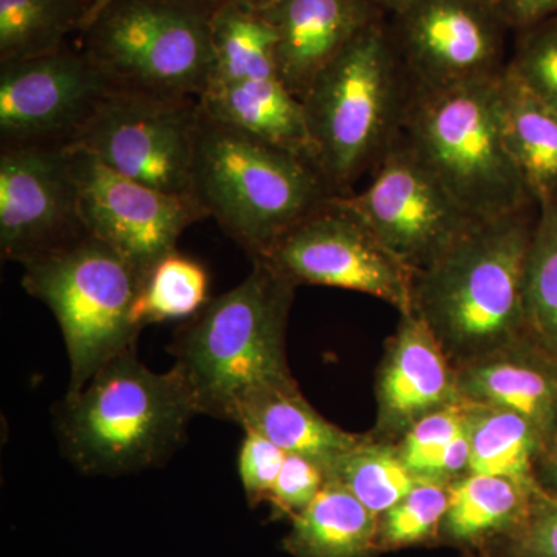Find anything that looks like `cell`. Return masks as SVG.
<instances>
[{
	"label": "cell",
	"mask_w": 557,
	"mask_h": 557,
	"mask_svg": "<svg viewBox=\"0 0 557 557\" xmlns=\"http://www.w3.org/2000/svg\"><path fill=\"white\" fill-rule=\"evenodd\" d=\"M296 285L262 259L237 287L209 299L170 351L199 416L239 423L263 394L298 386L285 351Z\"/></svg>",
	"instance_id": "cell-1"
},
{
	"label": "cell",
	"mask_w": 557,
	"mask_h": 557,
	"mask_svg": "<svg viewBox=\"0 0 557 557\" xmlns=\"http://www.w3.org/2000/svg\"><path fill=\"white\" fill-rule=\"evenodd\" d=\"M530 209L475 222L416 276L413 311L456 369L528 341Z\"/></svg>",
	"instance_id": "cell-2"
},
{
	"label": "cell",
	"mask_w": 557,
	"mask_h": 557,
	"mask_svg": "<svg viewBox=\"0 0 557 557\" xmlns=\"http://www.w3.org/2000/svg\"><path fill=\"white\" fill-rule=\"evenodd\" d=\"M199 416L175 366L153 372L134 348L110 359L57 409L62 453L86 475L134 474L166 463Z\"/></svg>",
	"instance_id": "cell-3"
},
{
	"label": "cell",
	"mask_w": 557,
	"mask_h": 557,
	"mask_svg": "<svg viewBox=\"0 0 557 557\" xmlns=\"http://www.w3.org/2000/svg\"><path fill=\"white\" fill-rule=\"evenodd\" d=\"M332 196L311 161L201 112L194 197L251 259Z\"/></svg>",
	"instance_id": "cell-4"
},
{
	"label": "cell",
	"mask_w": 557,
	"mask_h": 557,
	"mask_svg": "<svg viewBox=\"0 0 557 557\" xmlns=\"http://www.w3.org/2000/svg\"><path fill=\"white\" fill-rule=\"evenodd\" d=\"M502 73L413 90L401 121L410 149L478 222L525 211L534 201L505 145Z\"/></svg>",
	"instance_id": "cell-5"
},
{
	"label": "cell",
	"mask_w": 557,
	"mask_h": 557,
	"mask_svg": "<svg viewBox=\"0 0 557 557\" xmlns=\"http://www.w3.org/2000/svg\"><path fill=\"white\" fill-rule=\"evenodd\" d=\"M397 51L379 22L319 73L302 97L311 163L333 196H346L354 180L386 152L401 123Z\"/></svg>",
	"instance_id": "cell-6"
},
{
	"label": "cell",
	"mask_w": 557,
	"mask_h": 557,
	"mask_svg": "<svg viewBox=\"0 0 557 557\" xmlns=\"http://www.w3.org/2000/svg\"><path fill=\"white\" fill-rule=\"evenodd\" d=\"M208 0H113L81 33V49L113 90L200 98L214 69Z\"/></svg>",
	"instance_id": "cell-7"
},
{
	"label": "cell",
	"mask_w": 557,
	"mask_h": 557,
	"mask_svg": "<svg viewBox=\"0 0 557 557\" xmlns=\"http://www.w3.org/2000/svg\"><path fill=\"white\" fill-rule=\"evenodd\" d=\"M145 277L104 242L86 237L49 258L24 265L22 287L46 304L67 348L69 395L123 351L139 332L135 302Z\"/></svg>",
	"instance_id": "cell-8"
},
{
	"label": "cell",
	"mask_w": 557,
	"mask_h": 557,
	"mask_svg": "<svg viewBox=\"0 0 557 557\" xmlns=\"http://www.w3.org/2000/svg\"><path fill=\"white\" fill-rule=\"evenodd\" d=\"M200 98L112 90L69 146L124 177L194 197Z\"/></svg>",
	"instance_id": "cell-9"
},
{
	"label": "cell",
	"mask_w": 557,
	"mask_h": 557,
	"mask_svg": "<svg viewBox=\"0 0 557 557\" xmlns=\"http://www.w3.org/2000/svg\"><path fill=\"white\" fill-rule=\"evenodd\" d=\"M256 259L296 287L350 289L384 300L401 314L413 311L417 274L333 196Z\"/></svg>",
	"instance_id": "cell-10"
},
{
	"label": "cell",
	"mask_w": 557,
	"mask_h": 557,
	"mask_svg": "<svg viewBox=\"0 0 557 557\" xmlns=\"http://www.w3.org/2000/svg\"><path fill=\"white\" fill-rule=\"evenodd\" d=\"M333 197L416 274L478 222L406 141L391 143L368 188Z\"/></svg>",
	"instance_id": "cell-11"
},
{
	"label": "cell",
	"mask_w": 557,
	"mask_h": 557,
	"mask_svg": "<svg viewBox=\"0 0 557 557\" xmlns=\"http://www.w3.org/2000/svg\"><path fill=\"white\" fill-rule=\"evenodd\" d=\"M67 150L87 234L116 249L145 278L161 259L177 251L190 225L208 218L196 199L124 177L86 150Z\"/></svg>",
	"instance_id": "cell-12"
},
{
	"label": "cell",
	"mask_w": 557,
	"mask_h": 557,
	"mask_svg": "<svg viewBox=\"0 0 557 557\" xmlns=\"http://www.w3.org/2000/svg\"><path fill=\"white\" fill-rule=\"evenodd\" d=\"M0 65L2 148L69 146L113 90L81 47Z\"/></svg>",
	"instance_id": "cell-13"
},
{
	"label": "cell",
	"mask_w": 557,
	"mask_h": 557,
	"mask_svg": "<svg viewBox=\"0 0 557 557\" xmlns=\"http://www.w3.org/2000/svg\"><path fill=\"white\" fill-rule=\"evenodd\" d=\"M89 237L67 146H10L0 153V249L22 267Z\"/></svg>",
	"instance_id": "cell-14"
},
{
	"label": "cell",
	"mask_w": 557,
	"mask_h": 557,
	"mask_svg": "<svg viewBox=\"0 0 557 557\" xmlns=\"http://www.w3.org/2000/svg\"><path fill=\"white\" fill-rule=\"evenodd\" d=\"M398 46L413 89L434 90L504 72L507 22L491 0H410Z\"/></svg>",
	"instance_id": "cell-15"
},
{
	"label": "cell",
	"mask_w": 557,
	"mask_h": 557,
	"mask_svg": "<svg viewBox=\"0 0 557 557\" xmlns=\"http://www.w3.org/2000/svg\"><path fill=\"white\" fill-rule=\"evenodd\" d=\"M461 401L456 366L417 311L401 314L376 379L373 437L398 443L413 424Z\"/></svg>",
	"instance_id": "cell-16"
},
{
	"label": "cell",
	"mask_w": 557,
	"mask_h": 557,
	"mask_svg": "<svg viewBox=\"0 0 557 557\" xmlns=\"http://www.w3.org/2000/svg\"><path fill=\"white\" fill-rule=\"evenodd\" d=\"M368 0H278L259 11L276 28L278 78L302 100L313 81L373 17Z\"/></svg>",
	"instance_id": "cell-17"
},
{
	"label": "cell",
	"mask_w": 557,
	"mask_h": 557,
	"mask_svg": "<svg viewBox=\"0 0 557 557\" xmlns=\"http://www.w3.org/2000/svg\"><path fill=\"white\" fill-rule=\"evenodd\" d=\"M457 379L465 401L525 418L547 449L556 438L557 362L530 339L460 366Z\"/></svg>",
	"instance_id": "cell-18"
},
{
	"label": "cell",
	"mask_w": 557,
	"mask_h": 557,
	"mask_svg": "<svg viewBox=\"0 0 557 557\" xmlns=\"http://www.w3.org/2000/svg\"><path fill=\"white\" fill-rule=\"evenodd\" d=\"M200 109L218 123L311 161L302 100L278 76L209 84Z\"/></svg>",
	"instance_id": "cell-19"
},
{
	"label": "cell",
	"mask_w": 557,
	"mask_h": 557,
	"mask_svg": "<svg viewBox=\"0 0 557 557\" xmlns=\"http://www.w3.org/2000/svg\"><path fill=\"white\" fill-rule=\"evenodd\" d=\"M539 496L511 480L469 472L450 483L440 541L469 549L500 545L525 523Z\"/></svg>",
	"instance_id": "cell-20"
},
{
	"label": "cell",
	"mask_w": 557,
	"mask_h": 557,
	"mask_svg": "<svg viewBox=\"0 0 557 557\" xmlns=\"http://www.w3.org/2000/svg\"><path fill=\"white\" fill-rule=\"evenodd\" d=\"M500 123L531 199L537 205L557 201V110L507 67L500 76Z\"/></svg>",
	"instance_id": "cell-21"
},
{
	"label": "cell",
	"mask_w": 557,
	"mask_h": 557,
	"mask_svg": "<svg viewBox=\"0 0 557 557\" xmlns=\"http://www.w3.org/2000/svg\"><path fill=\"white\" fill-rule=\"evenodd\" d=\"M289 522L281 544L289 556L376 557L381 553L379 516L333 480Z\"/></svg>",
	"instance_id": "cell-22"
},
{
	"label": "cell",
	"mask_w": 557,
	"mask_h": 557,
	"mask_svg": "<svg viewBox=\"0 0 557 557\" xmlns=\"http://www.w3.org/2000/svg\"><path fill=\"white\" fill-rule=\"evenodd\" d=\"M237 426L258 432L287 454L310 458L325 472L364 437L330 423L299 386L267 392L244 410Z\"/></svg>",
	"instance_id": "cell-23"
},
{
	"label": "cell",
	"mask_w": 557,
	"mask_h": 557,
	"mask_svg": "<svg viewBox=\"0 0 557 557\" xmlns=\"http://www.w3.org/2000/svg\"><path fill=\"white\" fill-rule=\"evenodd\" d=\"M468 405L469 472L511 480L534 496L545 493L539 467L547 446L537 429L509 410Z\"/></svg>",
	"instance_id": "cell-24"
},
{
	"label": "cell",
	"mask_w": 557,
	"mask_h": 557,
	"mask_svg": "<svg viewBox=\"0 0 557 557\" xmlns=\"http://www.w3.org/2000/svg\"><path fill=\"white\" fill-rule=\"evenodd\" d=\"M212 83L271 78L277 75V33L259 11L234 0L218 3L211 17Z\"/></svg>",
	"instance_id": "cell-25"
},
{
	"label": "cell",
	"mask_w": 557,
	"mask_h": 557,
	"mask_svg": "<svg viewBox=\"0 0 557 557\" xmlns=\"http://www.w3.org/2000/svg\"><path fill=\"white\" fill-rule=\"evenodd\" d=\"M89 10L90 0H0V64L64 49Z\"/></svg>",
	"instance_id": "cell-26"
},
{
	"label": "cell",
	"mask_w": 557,
	"mask_h": 557,
	"mask_svg": "<svg viewBox=\"0 0 557 557\" xmlns=\"http://www.w3.org/2000/svg\"><path fill=\"white\" fill-rule=\"evenodd\" d=\"M327 480L347 487L380 518L408 496L421 479L410 471L397 443L369 434L330 468Z\"/></svg>",
	"instance_id": "cell-27"
},
{
	"label": "cell",
	"mask_w": 557,
	"mask_h": 557,
	"mask_svg": "<svg viewBox=\"0 0 557 557\" xmlns=\"http://www.w3.org/2000/svg\"><path fill=\"white\" fill-rule=\"evenodd\" d=\"M528 338L557 362V201L539 205L525 271Z\"/></svg>",
	"instance_id": "cell-28"
},
{
	"label": "cell",
	"mask_w": 557,
	"mask_h": 557,
	"mask_svg": "<svg viewBox=\"0 0 557 557\" xmlns=\"http://www.w3.org/2000/svg\"><path fill=\"white\" fill-rule=\"evenodd\" d=\"M209 300L208 271L196 259L174 251L149 271L137 302L139 327L159 322L189 319Z\"/></svg>",
	"instance_id": "cell-29"
},
{
	"label": "cell",
	"mask_w": 557,
	"mask_h": 557,
	"mask_svg": "<svg viewBox=\"0 0 557 557\" xmlns=\"http://www.w3.org/2000/svg\"><path fill=\"white\" fill-rule=\"evenodd\" d=\"M449 486L420 480L412 491L380 516V552L429 544L440 539L449 505Z\"/></svg>",
	"instance_id": "cell-30"
},
{
	"label": "cell",
	"mask_w": 557,
	"mask_h": 557,
	"mask_svg": "<svg viewBox=\"0 0 557 557\" xmlns=\"http://www.w3.org/2000/svg\"><path fill=\"white\" fill-rule=\"evenodd\" d=\"M518 51L507 69L557 110V17L523 30Z\"/></svg>",
	"instance_id": "cell-31"
},
{
	"label": "cell",
	"mask_w": 557,
	"mask_h": 557,
	"mask_svg": "<svg viewBox=\"0 0 557 557\" xmlns=\"http://www.w3.org/2000/svg\"><path fill=\"white\" fill-rule=\"evenodd\" d=\"M468 401L461 399L456 405L446 406L421 418L399 440V453L418 479L423 480L429 465L468 428Z\"/></svg>",
	"instance_id": "cell-32"
},
{
	"label": "cell",
	"mask_w": 557,
	"mask_h": 557,
	"mask_svg": "<svg viewBox=\"0 0 557 557\" xmlns=\"http://www.w3.org/2000/svg\"><path fill=\"white\" fill-rule=\"evenodd\" d=\"M327 483V472L310 458L287 454L269 502L271 519L292 520L309 508Z\"/></svg>",
	"instance_id": "cell-33"
},
{
	"label": "cell",
	"mask_w": 557,
	"mask_h": 557,
	"mask_svg": "<svg viewBox=\"0 0 557 557\" xmlns=\"http://www.w3.org/2000/svg\"><path fill=\"white\" fill-rule=\"evenodd\" d=\"M244 432L245 437L237 457V471L249 507L258 508L260 504L269 502L287 453L258 432Z\"/></svg>",
	"instance_id": "cell-34"
},
{
	"label": "cell",
	"mask_w": 557,
	"mask_h": 557,
	"mask_svg": "<svg viewBox=\"0 0 557 557\" xmlns=\"http://www.w3.org/2000/svg\"><path fill=\"white\" fill-rule=\"evenodd\" d=\"M500 547V557H557V494L539 496L525 523Z\"/></svg>",
	"instance_id": "cell-35"
},
{
	"label": "cell",
	"mask_w": 557,
	"mask_h": 557,
	"mask_svg": "<svg viewBox=\"0 0 557 557\" xmlns=\"http://www.w3.org/2000/svg\"><path fill=\"white\" fill-rule=\"evenodd\" d=\"M508 27H534L557 17V0H491Z\"/></svg>",
	"instance_id": "cell-36"
},
{
	"label": "cell",
	"mask_w": 557,
	"mask_h": 557,
	"mask_svg": "<svg viewBox=\"0 0 557 557\" xmlns=\"http://www.w3.org/2000/svg\"><path fill=\"white\" fill-rule=\"evenodd\" d=\"M539 480L548 493L557 494V435L542 457Z\"/></svg>",
	"instance_id": "cell-37"
},
{
	"label": "cell",
	"mask_w": 557,
	"mask_h": 557,
	"mask_svg": "<svg viewBox=\"0 0 557 557\" xmlns=\"http://www.w3.org/2000/svg\"><path fill=\"white\" fill-rule=\"evenodd\" d=\"M368 2L375 10L381 9L397 14L399 11L405 9L406 5H408L410 0H368Z\"/></svg>",
	"instance_id": "cell-38"
},
{
	"label": "cell",
	"mask_w": 557,
	"mask_h": 557,
	"mask_svg": "<svg viewBox=\"0 0 557 557\" xmlns=\"http://www.w3.org/2000/svg\"><path fill=\"white\" fill-rule=\"evenodd\" d=\"M234 2L239 3V5L245 7V9L252 11H265L271 9V7L276 5L278 0H234Z\"/></svg>",
	"instance_id": "cell-39"
},
{
	"label": "cell",
	"mask_w": 557,
	"mask_h": 557,
	"mask_svg": "<svg viewBox=\"0 0 557 557\" xmlns=\"http://www.w3.org/2000/svg\"><path fill=\"white\" fill-rule=\"evenodd\" d=\"M112 2H113V0H90V10H89V16H87L86 27H87V25L90 24L91 21L95 20V17L98 16V14L101 13L102 10L106 9V7L109 5V3H112ZM208 2L220 3V2H223V0H208ZM86 27H84V28H86Z\"/></svg>",
	"instance_id": "cell-40"
},
{
	"label": "cell",
	"mask_w": 557,
	"mask_h": 557,
	"mask_svg": "<svg viewBox=\"0 0 557 557\" xmlns=\"http://www.w3.org/2000/svg\"><path fill=\"white\" fill-rule=\"evenodd\" d=\"M463 557H483V556H479V555H475V553L468 552L467 555H465Z\"/></svg>",
	"instance_id": "cell-41"
}]
</instances>
